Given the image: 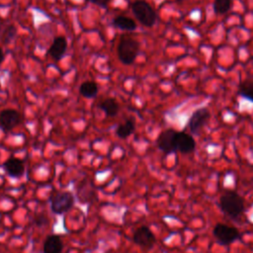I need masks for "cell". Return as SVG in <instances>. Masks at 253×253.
<instances>
[{"instance_id": "obj_9", "label": "cell", "mask_w": 253, "mask_h": 253, "mask_svg": "<svg viewBox=\"0 0 253 253\" xmlns=\"http://www.w3.org/2000/svg\"><path fill=\"white\" fill-rule=\"evenodd\" d=\"M20 114L14 109H6L0 112V127L8 131L19 125Z\"/></svg>"}, {"instance_id": "obj_7", "label": "cell", "mask_w": 253, "mask_h": 253, "mask_svg": "<svg viewBox=\"0 0 253 253\" xmlns=\"http://www.w3.org/2000/svg\"><path fill=\"white\" fill-rule=\"evenodd\" d=\"M176 134H177V131L173 128H167L161 131L156 140L158 148L166 154L175 152L176 151V146H175Z\"/></svg>"}, {"instance_id": "obj_21", "label": "cell", "mask_w": 253, "mask_h": 253, "mask_svg": "<svg viewBox=\"0 0 253 253\" xmlns=\"http://www.w3.org/2000/svg\"><path fill=\"white\" fill-rule=\"evenodd\" d=\"M46 222H47V217H46L44 214H38V215H36L35 223H36L38 226H42V225L45 224Z\"/></svg>"}, {"instance_id": "obj_12", "label": "cell", "mask_w": 253, "mask_h": 253, "mask_svg": "<svg viewBox=\"0 0 253 253\" xmlns=\"http://www.w3.org/2000/svg\"><path fill=\"white\" fill-rule=\"evenodd\" d=\"M62 250L63 242L59 235L51 234L45 238L42 247L43 253H62Z\"/></svg>"}, {"instance_id": "obj_20", "label": "cell", "mask_w": 253, "mask_h": 253, "mask_svg": "<svg viewBox=\"0 0 253 253\" xmlns=\"http://www.w3.org/2000/svg\"><path fill=\"white\" fill-rule=\"evenodd\" d=\"M16 35H17V30H16V28H15L14 26H9V27H7V28L4 30L3 35H2V41H3V42H4L5 44L10 43V42L14 40V38H15Z\"/></svg>"}, {"instance_id": "obj_1", "label": "cell", "mask_w": 253, "mask_h": 253, "mask_svg": "<svg viewBox=\"0 0 253 253\" xmlns=\"http://www.w3.org/2000/svg\"><path fill=\"white\" fill-rule=\"evenodd\" d=\"M221 211L228 216L236 218L244 210L243 199L235 192L227 191L219 199Z\"/></svg>"}, {"instance_id": "obj_6", "label": "cell", "mask_w": 253, "mask_h": 253, "mask_svg": "<svg viewBox=\"0 0 253 253\" xmlns=\"http://www.w3.org/2000/svg\"><path fill=\"white\" fill-rule=\"evenodd\" d=\"M211 118V113L207 108H200L193 112L189 122L188 126L192 133H198L209 122Z\"/></svg>"}, {"instance_id": "obj_16", "label": "cell", "mask_w": 253, "mask_h": 253, "mask_svg": "<svg viewBox=\"0 0 253 253\" xmlns=\"http://www.w3.org/2000/svg\"><path fill=\"white\" fill-rule=\"evenodd\" d=\"M113 25L116 28L125 31H134L136 29V23L128 17L117 16L113 19Z\"/></svg>"}, {"instance_id": "obj_11", "label": "cell", "mask_w": 253, "mask_h": 253, "mask_svg": "<svg viewBox=\"0 0 253 253\" xmlns=\"http://www.w3.org/2000/svg\"><path fill=\"white\" fill-rule=\"evenodd\" d=\"M5 172L12 178H20L25 172V165L21 159L11 157L3 163Z\"/></svg>"}, {"instance_id": "obj_15", "label": "cell", "mask_w": 253, "mask_h": 253, "mask_svg": "<svg viewBox=\"0 0 253 253\" xmlns=\"http://www.w3.org/2000/svg\"><path fill=\"white\" fill-rule=\"evenodd\" d=\"M99 108L105 113L108 117H115L118 115L120 106L118 102L114 98H108L104 100L102 103H100Z\"/></svg>"}, {"instance_id": "obj_22", "label": "cell", "mask_w": 253, "mask_h": 253, "mask_svg": "<svg viewBox=\"0 0 253 253\" xmlns=\"http://www.w3.org/2000/svg\"><path fill=\"white\" fill-rule=\"evenodd\" d=\"M89 1L96 5H99L101 7H107L108 3L110 2V0H89Z\"/></svg>"}, {"instance_id": "obj_17", "label": "cell", "mask_w": 253, "mask_h": 253, "mask_svg": "<svg viewBox=\"0 0 253 253\" xmlns=\"http://www.w3.org/2000/svg\"><path fill=\"white\" fill-rule=\"evenodd\" d=\"M79 92L85 98H94L98 94V86L94 81H85L80 85Z\"/></svg>"}, {"instance_id": "obj_10", "label": "cell", "mask_w": 253, "mask_h": 253, "mask_svg": "<svg viewBox=\"0 0 253 253\" xmlns=\"http://www.w3.org/2000/svg\"><path fill=\"white\" fill-rule=\"evenodd\" d=\"M175 146L176 151H180L182 153H190L195 149L196 142L192 135L185 131H177L175 138Z\"/></svg>"}, {"instance_id": "obj_19", "label": "cell", "mask_w": 253, "mask_h": 253, "mask_svg": "<svg viewBox=\"0 0 253 253\" xmlns=\"http://www.w3.org/2000/svg\"><path fill=\"white\" fill-rule=\"evenodd\" d=\"M232 6V0H214L213 11L215 14L222 15L229 11Z\"/></svg>"}, {"instance_id": "obj_23", "label": "cell", "mask_w": 253, "mask_h": 253, "mask_svg": "<svg viewBox=\"0 0 253 253\" xmlns=\"http://www.w3.org/2000/svg\"><path fill=\"white\" fill-rule=\"evenodd\" d=\"M3 59H4V54H3V51H2V49L0 48V64L2 63Z\"/></svg>"}, {"instance_id": "obj_18", "label": "cell", "mask_w": 253, "mask_h": 253, "mask_svg": "<svg viewBox=\"0 0 253 253\" xmlns=\"http://www.w3.org/2000/svg\"><path fill=\"white\" fill-rule=\"evenodd\" d=\"M238 94L253 102V81H243L238 87Z\"/></svg>"}, {"instance_id": "obj_5", "label": "cell", "mask_w": 253, "mask_h": 253, "mask_svg": "<svg viewBox=\"0 0 253 253\" xmlns=\"http://www.w3.org/2000/svg\"><path fill=\"white\" fill-rule=\"evenodd\" d=\"M212 232L216 240L222 245L230 244L239 237V232L236 228L223 223H217Z\"/></svg>"}, {"instance_id": "obj_2", "label": "cell", "mask_w": 253, "mask_h": 253, "mask_svg": "<svg viewBox=\"0 0 253 253\" xmlns=\"http://www.w3.org/2000/svg\"><path fill=\"white\" fill-rule=\"evenodd\" d=\"M138 50L139 43L137 41L127 35H124L121 37L118 45V55L122 63L126 65L131 64L135 60L138 54Z\"/></svg>"}, {"instance_id": "obj_14", "label": "cell", "mask_w": 253, "mask_h": 253, "mask_svg": "<svg viewBox=\"0 0 253 253\" xmlns=\"http://www.w3.org/2000/svg\"><path fill=\"white\" fill-rule=\"evenodd\" d=\"M134 128H135L134 120L129 118L118 126L116 129V134L120 138H126L134 131Z\"/></svg>"}, {"instance_id": "obj_3", "label": "cell", "mask_w": 253, "mask_h": 253, "mask_svg": "<svg viewBox=\"0 0 253 253\" xmlns=\"http://www.w3.org/2000/svg\"><path fill=\"white\" fill-rule=\"evenodd\" d=\"M131 10L138 22L145 27H152L156 22V13L154 9L143 0H136L131 3Z\"/></svg>"}, {"instance_id": "obj_8", "label": "cell", "mask_w": 253, "mask_h": 253, "mask_svg": "<svg viewBox=\"0 0 253 253\" xmlns=\"http://www.w3.org/2000/svg\"><path fill=\"white\" fill-rule=\"evenodd\" d=\"M132 240L136 245L148 249L153 246L155 242V236L147 226H140L134 231Z\"/></svg>"}, {"instance_id": "obj_4", "label": "cell", "mask_w": 253, "mask_h": 253, "mask_svg": "<svg viewBox=\"0 0 253 253\" xmlns=\"http://www.w3.org/2000/svg\"><path fill=\"white\" fill-rule=\"evenodd\" d=\"M50 209L56 214H62L68 211L74 204V196L67 191H62L55 194L50 199Z\"/></svg>"}, {"instance_id": "obj_24", "label": "cell", "mask_w": 253, "mask_h": 253, "mask_svg": "<svg viewBox=\"0 0 253 253\" xmlns=\"http://www.w3.org/2000/svg\"><path fill=\"white\" fill-rule=\"evenodd\" d=\"M177 1H182V0H177Z\"/></svg>"}, {"instance_id": "obj_13", "label": "cell", "mask_w": 253, "mask_h": 253, "mask_svg": "<svg viewBox=\"0 0 253 253\" xmlns=\"http://www.w3.org/2000/svg\"><path fill=\"white\" fill-rule=\"evenodd\" d=\"M67 47V42L63 37H57L53 40L52 43L48 48V54L54 59L59 60L65 53Z\"/></svg>"}]
</instances>
